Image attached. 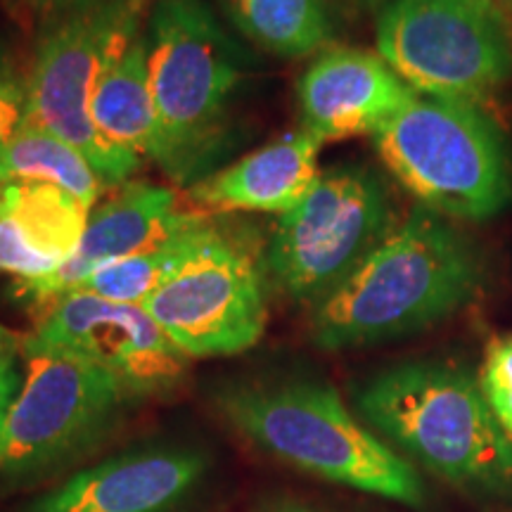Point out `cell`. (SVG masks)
<instances>
[{"label":"cell","instance_id":"cell-6","mask_svg":"<svg viewBox=\"0 0 512 512\" xmlns=\"http://www.w3.org/2000/svg\"><path fill=\"white\" fill-rule=\"evenodd\" d=\"M150 5L152 0H69L43 29L27 74V121L81 150L107 190L131 181L143 159L102 140L88 107L102 74L145 31Z\"/></svg>","mask_w":512,"mask_h":512},{"label":"cell","instance_id":"cell-22","mask_svg":"<svg viewBox=\"0 0 512 512\" xmlns=\"http://www.w3.org/2000/svg\"><path fill=\"white\" fill-rule=\"evenodd\" d=\"M29 119V86L15 57L0 46V157Z\"/></svg>","mask_w":512,"mask_h":512},{"label":"cell","instance_id":"cell-1","mask_svg":"<svg viewBox=\"0 0 512 512\" xmlns=\"http://www.w3.org/2000/svg\"><path fill=\"white\" fill-rule=\"evenodd\" d=\"M482 283L475 242L446 216L415 204L347 280L311 306L309 335L328 351L394 342L453 316Z\"/></svg>","mask_w":512,"mask_h":512},{"label":"cell","instance_id":"cell-23","mask_svg":"<svg viewBox=\"0 0 512 512\" xmlns=\"http://www.w3.org/2000/svg\"><path fill=\"white\" fill-rule=\"evenodd\" d=\"M22 370V337L0 325V448H3L10 408L22 387Z\"/></svg>","mask_w":512,"mask_h":512},{"label":"cell","instance_id":"cell-16","mask_svg":"<svg viewBox=\"0 0 512 512\" xmlns=\"http://www.w3.org/2000/svg\"><path fill=\"white\" fill-rule=\"evenodd\" d=\"M88 114L102 140L143 162H152L157 147V114L147 69L145 31L102 74L91 95Z\"/></svg>","mask_w":512,"mask_h":512},{"label":"cell","instance_id":"cell-15","mask_svg":"<svg viewBox=\"0 0 512 512\" xmlns=\"http://www.w3.org/2000/svg\"><path fill=\"white\" fill-rule=\"evenodd\" d=\"M320 147L316 136L299 128L190 185L188 200L209 214L283 216L316 183Z\"/></svg>","mask_w":512,"mask_h":512},{"label":"cell","instance_id":"cell-11","mask_svg":"<svg viewBox=\"0 0 512 512\" xmlns=\"http://www.w3.org/2000/svg\"><path fill=\"white\" fill-rule=\"evenodd\" d=\"M24 342L86 358L117 377L131 399L174 392L192 361L143 304L110 302L81 290L43 306Z\"/></svg>","mask_w":512,"mask_h":512},{"label":"cell","instance_id":"cell-17","mask_svg":"<svg viewBox=\"0 0 512 512\" xmlns=\"http://www.w3.org/2000/svg\"><path fill=\"white\" fill-rule=\"evenodd\" d=\"M219 8L235 34L283 60L323 53L335 36L330 0H219Z\"/></svg>","mask_w":512,"mask_h":512},{"label":"cell","instance_id":"cell-4","mask_svg":"<svg viewBox=\"0 0 512 512\" xmlns=\"http://www.w3.org/2000/svg\"><path fill=\"white\" fill-rule=\"evenodd\" d=\"M354 403L377 437L434 477L484 491L512 482V441L467 370L399 363L368 377Z\"/></svg>","mask_w":512,"mask_h":512},{"label":"cell","instance_id":"cell-26","mask_svg":"<svg viewBox=\"0 0 512 512\" xmlns=\"http://www.w3.org/2000/svg\"><path fill=\"white\" fill-rule=\"evenodd\" d=\"M491 3H494L498 12L503 15L505 24H508V29H510V36H512V0H491Z\"/></svg>","mask_w":512,"mask_h":512},{"label":"cell","instance_id":"cell-8","mask_svg":"<svg viewBox=\"0 0 512 512\" xmlns=\"http://www.w3.org/2000/svg\"><path fill=\"white\" fill-rule=\"evenodd\" d=\"M377 53L427 98L477 105L512 79V36L491 0H389Z\"/></svg>","mask_w":512,"mask_h":512},{"label":"cell","instance_id":"cell-25","mask_svg":"<svg viewBox=\"0 0 512 512\" xmlns=\"http://www.w3.org/2000/svg\"><path fill=\"white\" fill-rule=\"evenodd\" d=\"M330 3H337L339 8L349 12H370V10L380 12L389 0H330Z\"/></svg>","mask_w":512,"mask_h":512},{"label":"cell","instance_id":"cell-12","mask_svg":"<svg viewBox=\"0 0 512 512\" xmlns=\"http://www.w3.org/2000/svg\"><path fill=\"white\" fill-rule=\"evenodd\" d=\"M209 216L214 214L183 209L176 192L166 185L128 181L114 188L105 202L95 204L72 259L36 283H17L19 297L43 309L62 294L79 290L100 266L136 254L166 235L207 221Z\"/></svg>","mask_w":512,"mask_h":512},{"label":"cell","instance_id":"cell-18","mask_svg":"<svg viewBox=\"0 0 512 512\" xmlns=\"http://www.w3.org/2000/svg\"><path fill=\"white\" fill-rule=\"evenodd\" d=\"M0 214L15 223L24 245L57 271L79 249L91 209L57 185L0 178Z\"/></svg>","mask_w":512,"mask_h":512},{"label":"cell","instance_id":"cell-14","mask_svg":"<svg viewBox=\"0 0 512 512\" xmlns=\"http://www.w3.org/2000/svg\"><path fill=\"white\" fill-rule=\"evenodd\" d=\"M415 91L380 53L330 46L297 81L302 128L320 143L375 136Z\"/></svg>","mask_w":512,"mask_h":512},{"label":"cell","instance_id":"cell-2","mask_svg":"<svg viewBox=\"0 0 512 512\" xmlns=\"http://www.w3.org/2000/svg\"><path fill=\"white\" fill-rule=\"evenodd\" d=\"M145 48L157 114L152 162L190 188L233 152L249 55L207 0H152Z\"/></svg>","mask_w":512,"mask_h":512},{"label":"cell","instance_id":"cell-3","mask_svg":"<svg viewBox=\"0 0 512 512\" xmlns=\"http://www.w3.org/2000/svg\"><path fill=\"white\" fill-rule=\"evenodd\" d=\"M214 403L242 439L306 475L411 508L427 501L418 467L351 413L330 384L245 380L221 387Z\"/></svg>","mask_w":512,"mask_h":512},{"label":"cell","instance_id":"cell-20","mask_svg":"<svg viewBox=\"0 0 512 512\" xmlns=\"http://www.w3.org/2000/svg\"><path fill=\"white\" fill-rule=\"evenodd\" d=\"M214 216L197 223V226L166 235V238L152 242L150 247L140 249L136 254L100 266L93 275H88V280L79 290L119 304H145V299L192 252V247L200 240L202 230L214 221Z\"/></svg>","mask_w":512,"mask_h":512},{"label":"cell","instance_id":"cell-5","mask_svg":"<svg viewBox=\"0 0 512 512\" xmlns=\"http://www.w3.org/2000/svg\"><path fill=\"white\" fill-rule=\"evenodd\" d=\"M373 143L389 174L446 219H494L512 200L503 136L477 105L415 93Z\"/></svg>","mask_w":512,"mask_h":512},{"label":"cell","instance_id":"cell-13","mask_svg":"<svg viewBox=\"0 0 512 512\" xmlns=\"http://www.w3.org/2000/svg\"><path fill=\"white\" fill-rule=\"evenodd\" d=\"M207 472L209 460L195 448H138L76 472L27 512H174Z\"/></svg>","mask_w":512,"mask_h":512},{"label":"cell","instance_id":"cell-21","mask_svg":"<svg viewBox=\"0 0 512 512\" xmlns=\"http://www.w3.org/2000/svg\"><path fill=\"white\" fill-rule=\"evenodd\" d=\"M477 382L498 425L512 441V332L486 344Z\"/></svg>","mask_w":512,"mask_h":512},{"label":"cell","instance_id":"cell-10","mask_svg":"<svg viewBox=\"0 0 512 512\" xmlns=\"http://www.w3.org/2000/svg\"><path fill=\"white\" fill-rule=\"evenodd\" d=\"M22 387L0 448V472L34 477L98 444L131 399L117 377L86 358L22 337Z\"/></svg>","mask_w":512,"mask_h":512},{"label":"cell","instance_id":"cell-24","mask_svg":"<svg viewBox=\"0 0 512 512\" xmlns=\"http://www.w3.org/2000/svg\"><path fill=\"white\" fill-rule=\"evenodd\" d=\"M252 512H323L313 505H306L302 501H294V498H266L261 501Z\"/></svg>","mask_w":512,"mask_h":512},{"label":"cell","instance_id":"cell-9","mask_svg":"<svg viewBox=\"0 0 512 512\" xmlns=\"http://www.w3.org/2000/svg\"><path fill=\"white\" fill-rule=\"evenodd\" d=\"M268 285L266 254L214 216L143 306L185 356H235L264 337Z\"/></svg>","mask_w":512,"mask_h":512},{"label":"cell","instance_id":"cell-7","mask_svg":"<svg viewBox=\"0 0 512 512\" xmlns=\"http://www.w3.org/2000/svg\"><path fill=\"white\" fill-rule=\"evenodd\" d=\"M396 226L382 174L354 162L330 166L297 207L278 216L264 252L268 280L292 302L318 304Z\"/></svg>","mask_w":512,"mask_h":512},{"label":"cell","instance_id":"cell-19","mask_svg":"<svg viewBox=\"0 0 512 512\" xmlns=\"http://www.w3.org/2000/svg\"><path fill=\"white\" fill-rule=\"evenodd\" d=\"M0 178L41 181L67 190L93 211L105 183L81 150L27 121L0 157Z\"/></svg>","mask_w":512,"mask_h":512}]
</instances>
